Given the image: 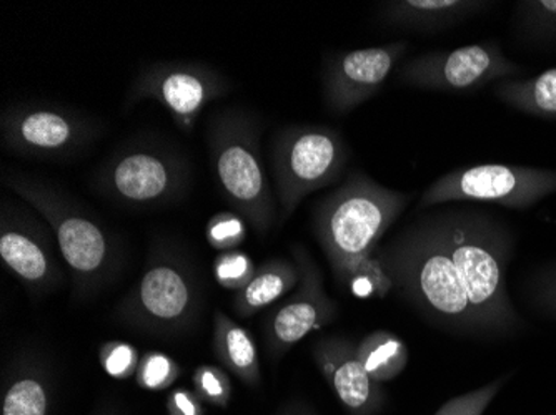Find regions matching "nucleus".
Here are the masks:
<instances>
[{
    "label": "nucleus",
    "mask_w": 556,
    "mask_h": 415,
    "mask_svg": "<svg viewBox=\"0 0 556 415\" xmlns=\"http://www.w3.org/2000/svg\"><path fill=\"white\" fill-rule=\"evenodd\" d=\"M412 195L352 173L314 210V230L337 281L357 298H383L392 289L375 261L378 243L407 208Z\"/></svg>",
    "instance_id": "f257e3e1"
},
{
    "label": "nucleus",
    "mask_w": 556,
    "mask_h": 415,
    "mask_svg": "<svg viewBox=\"0 0 556 415\" xmlns=\"http://www.w3.org/2000/svg\"><path fill=\"white\" fill-rule=\"evenodd\" d=\"M392 289L407 299L425 320L464 336H482L460 274L453 264L432 217L403 231L375 252Z\"/></svg>",
    "instance_id": "f03ea898"
},
{
    "label": "nucleus",
    "mask_w": 556,
    "mask_h": 415,
    "mask_svg": "<svg viewBox=\"0 0 556 415\" xmlns=\"http://www.w3.org/2000/svg\"><path fill=\"white\" fill-rule=\"evenodd\" d=\"M432 220L460 274L482 336H505L521 327L523 321L507 291V231L485 215L468 211H445Z\"/></svg>",
    "instance_id": "7ed1b4c3"
},
{
    "label": "nucleus",
    "mask_w": 556,
    "mask_h": 415,
    "mask_svg": "<svg viewBox=\"0 0 556 415\" xmlns=\"http://www.w3.org/2000/svg\"><path fill=\"white\" fill-rule=\"evenodd\" d=\"M4 183L49 224L62 259L71 270L74 298L92 296L111 280L121 261V252L99 221L40 181L9 174Z\"/></svg>",
    "instance_id": "20e7f679"
},
{
    "label": "nucleus",
    "mask_w": 556,
    "mask_h": 415,
    "mask_svg": "<svg viewBox=\"0 0 556 415\" xmlns=\"http://www.w3.org/2000/svg\"><path fill=\"white\" fill-rule=\"evenodd\" d=\"M208 155L222 195L258 236L268 235L277 208L262 160L257 121L240 111L215 115L208 127Z\"/></svg>",
    "instance_id": "39448f33"
},
{
    "label": "nucleus",
    "mask_w": 556,
    "mask_h": 415,
    "mask_svg": "<svg viewBox=\"0 0 556 415\" xmlns=\"http://www.w3.org/2000/svg\"><path fill=\"white\" fill-rule=\"evenodd\" d=\"M349 146L333 128L295 125L275 137L274 171L277 181L278 223L295 213L311 193L333 185L345 170Z\"/></svg>",
    "instance_id": "423d86ee"
},
{
    "label": "nucleus",
    "mask_w": 556,
    "mask_h": 415,
    "mask_svg": "<svg viewBox=\"0 0 556 415\" xmlns=\"http://www.w3.org/2000/svg\"><path fill=\"white\" fill-rule=\"evenodd\" d=\"M189 165L180 153L154 143L118 150L97 171L100 195L129 208H157L182 198Z\"/></svg>",
    "instance_id": "0eeeda50"
},
{
    "label": "nucleus",
    "mask_w": 556,
    "mask_h": 415,
    "mask_svg": "<svg viewBox=\"0 0 556 415\" xmlns=\"http://www.w3.org/2000/svg\"><path fill=\"white\" fill-rule=\"evenodd\" d=\"M200 289L179 256L157 251L136 288L117 308L127 326L152 334H177L192 326L200 311Z\"/></svg>",
    "instance_id": "6e6552de"
},
{
    "label": "nucleus",
    "mask_w": 556,
    "mask_h": 415,
    "mask_svg": "<svg viewBox=\"0 0 556 415\" xmlns=\"http://www.w3.org/2000/svg\"><path fill=\"white\" fill-rule=\"evenodd\" d=\"M556 193V171L517 165H477L443 174L428 186L420 206L482 202L525 210Z\"/></svg>",
    "instance_id": "1a4fd4ad"
},
{
    "label": "nucleus",
    "mask_w": 556,
    "mask_h": 415,
    "mask_svg": "<svg viewBox=\"0 0 556 415\" xmlns=\"http://www.w3.org/2000/svg\"><path fill=\"white\" fill-rule=\"evenodd\" d=\"M99 130L79 112L37 103L5 111L0 120L4 145L33 158L74 157L97 139Z\"/></svg>",
    "instance_id": "9d476101"
},
{
    "label": "nucleus",
    "mask_w": 556,
    "mask_h": 415,
    "mask_svg": "<svg viewBox=\"0 0 556 415\" xmlns=\"http://www.w3.org/2000/svg\"><path fill=\"white\" fill-rule=\"evenodd\" d=\"M230 83L212 68L192 62H161L150 65L137 77L129 103L155 100L184 130H190L197 118L229 92Z\"/></svg>",
    "instance_id": "9b49d317"
},
{
    "label": "nucleus",
    "mask_w": 556,
    "mask_h": 415,
    "mask_svg": "<svg viewBox=\"0 0 556 415\" xmlns=\"http://www.w3.org/2000/svg\"><path fill=\"white\" fill-rule=\"evenodd\" d=\"M521 74V68L502 54L496 43H471L452 52L421 55L403 65L400 80L430 90L482 89L493 80Z\"/></svg>",
    "instance_id": "f8f14e48"
},
{
    "label": "nucleus",
    "mask_w": 556,
    "mask_h": 415,
    "mask_svg": "<svg viewBox=\"0 0 556 415\" xmlns=\"http://www.w3.org/2000/svg\"><path fill=\"white\" fill-rule=\"evenodd\" d=\"M292 255L300 270L299 286L270 314L265 326V345L271 361L282 359L303 337L328 326L339 314L336 301L325 293L320 268L314 263L307 249L295 245Z\"/></svg>",
    "instance_id": "ddd939ff"
},
{
    "label": "nucleus",
    "mask_w": 556,
    "mask_h": 415,
    "mask_svg": "<svg viewBox=\"0 0 556 415\" xmlns=\"http://www.w3.org/2000/svg\"><path fill=\"white\" fill-rule=\"evenodd\" d=\"M14 206L2 205L0 259L34 293L54 291L64 274L55 258L52 231Z\"/></svg>",
    "instance_id": "4468645a"
},
{
    "label": "nucleus",
    "mask_w": 556,
    "mask_h": 415,
    "mask_svg": "<svg viewBox=\"0 0 556 415\" xmlns=\"http://www.w3.org/2000/svg\"><path fill=\"white\" fill-rule=\"evenodd\" d=\"M405 52L407 43L396 42L352 50L333 57L324 74L328 111L345 115L367 102L382 89Z\"/></svg>",
    "instance_id": "2eb2a0df"
},
{
    "label": "nucleus",
    "mask_w": 556,
    "mask_h": 415,
    "mask_svg": "<svg viewBox=\"0 0 556 415\" xmlns=\"http://www.w3.org/2000/svg\"><path fill=\"white\" fill-rule=\"evenodd\" d=\"M314 359L350 415H377L386 404L382 384L375 382L357 355V346L343 337H325L314 345Z\"/></svg>",
    "instance_id": "dca6fc26"
},
{
    "label": "nucleus",
    "mask_w": 556,
    "mask_h": 415,
    "mask_svg": "<svg viewBox=\"0 0 556 415\" xmlns=\"http://www.w3.org/2000/svg\"><path fill=\"white\" fill-rule=\"evenodd\" d=\"M50 373L37 358L24 355L5 377L2 415H49Z\"/></svg>",
    "instance_id": "f3484780"
},
{
    "label": "nucleus",
    "mask_w": 556,
    "mask_h": 415,
    "mask_svg": "<svg viewBox=\"0 0 556 415\" xmlns=\"http://www.w3.org/2000/svg\"><path fill=\"white\" fill-rule=\"evenodd\" d=\"M490 5L473 0H396L383 2V21L412 29H443Z\"/></svg>",
    "instance_id": "a211bd4d"
},
{
    "label": "nucleus",
    "mask_w": 556,
    "mask_h": 415,
    "mask_svg": "<svg viewBox=\"0 0 556 415\" xmlns=\"http://www.w3.org/2000/svg\"><path fill=\"white\" fill-rule=\"evenodd\" d=\"M214 352L225 369L245 386H261V359L254 337L222 311L214 314Z\"/></svg>",
    "instance_id": "6ab92c4d"
},
{
    "label": "nucleus",
    "mask_w": 556,
    "mask_h": 415,
    "mask_svg": "<svg viewBox=\"0 0 556 415\" xmlns=\"http://www.w3.org/2000/svg\"><path fill=\"white\" fill-rule=\"evenodd\" d=\"M300 270L295 261L289 259H270L258 268L245 288L240 289L233 298V311L240 317H250L262 309L292 293L299 286Z\"/></svg>",
    "instance_id": "aec40b11"
},
{
    "label": "nucleus",
    "mask_w": 556,
    "mask_h": 415,
    "mask_svg": "<svg viewBox=\"0 0 556 415\" xmlns=\"http://www.w3.org/2000/svg\"><path fill=\"white\" fill-rule=\"evenodd\" d=\"M495 95L510 107L540 118H556V67L533 79H505L496 86Z\"/></svg>",
    "instance_id": "412c9836"
},
{
    "label": "nucleus",
    "mask_w": 556,
    "mask_h": 415,
    "mask_svg": "<svg viewBox=\"0 0 556 415\" xmlns=\"http://www.w3.org/2000/svg\"><path fill=\"white\" fill-rule=\"evenodd\" d=\"M357 355L368 376L378 384L396 379L408 364L407 346L389 330L367 334L358 342Z\"/></svg>",
    "instance_id": "4be33fe9"
},
{
    "label": "nucleus",
    "mask_w": 556,
    "mask_h": 415,
    "mask_svg": "<svg viewBox=\"0 0 556 415\" xmlns=\"http://www.w3.org/2000/svg\"><path fill=\"white\" fill-rule=\"evenodd\" d=\"M518 24L528 39H556V0L520 2L517 8Z\"/></svg>",
    "instance_id": "5701e85b"
},
{
    "label": "nucleus",
    "mask_w": 556,
    "mask_h": 415,
    "mask_svg": "<svg viewBox=\"0 0 556 415\" xmlns=\"http://www.w3.org/2000/svg\"><path fill=\"white\" fill-rule=\"evenodd\" d=\"M180 367L164 352L150 351L140 359L136 379L146 391H165L179 377Z\"/></svg>",
    "instance_id": "b1692460"
},
{
    "label": "nucleus",
    "mask_w": 556,
    "mask_h": 415,
    "mask_svg": "<svg viewBox=\"0 0 556 415\" xmlns=\"http://www.w3.org/2000/svg\"><path fill=\"white\" fill-rule=\"evenodd\" d=\"M257 273L254 261L245 252L224 251L214 263V276L222 288L239 293Z\"/></svg>",
    "instance_id": "393cba45"
},
{
    "label": "nucleus",
    "mask_w": 556,
    "mask_h": 415,
    "mask_svg": "<svg viewBox=\"0 0 556 415\" xmlns=\"http://www.w3.org/2000/svg\"><path fill=\"white\" fill-rule=\"evenodd\" d=\"M205 236L212 248L233 251L245 242L247 221L232 211L214 215L205 228Z\"/></svg>",
    "instance_id": "a878e982"
},
{
    "label": "nucleus",
    "mask_w": 556,
    "mask_h": 415,
    "mask_svg": "<svg viewBox=\"0 0 556 415\" xmlns=\"http://www.w3.org/2000/svg\"><path fill=\"white\" fill-rule=\"evenodd\" d=\"M507 380L508 376H502L467 394L450 399L435 412V415H483Z\"/></svg>",
    "instance_id": "bb28decb"
},
{
    "label": "nucleus",
    "mask_w": 556,
    "mask_h": 415,
    "mask_svg": "<svg viewBox=\"0 0 556 415\" xmlns=\"http://www.w3.org/2000/svg\"><path fill=\"white\" fill-rule=\"evenodd\" d=\"M192 382L202 401L211 402L217 407L229 405L230 398H232V382H230L229 374L222 371L220 367L202 364L193 373Z\"/></svg>",
    "instance_id": "cd10ccee"
},
{
    "label": "nucleus",
    "mask_w": 556,
    "mask_h": 415,
    "mask_svg": "<svg viewBox=\"0 0 556 415\" xmlns=\"http://www.w3.org/2000/svg\"><path fill=\"white\" fill-rule=\"evenodd\" d=\"M100 364L108 376L114 379H129L139 369V352L134 346L122 341L105 342L99 352Z\"/></svg>",
    "instance_id": "c85d7f7f"
},
{
    "label": "nucleus",
    "mask_w": 556,
    "mask_h": 415,
    "mask_svg": "<svg viewBox=\"0 0 556 415\" xmlns=\"http://www.w3.org/2000/svg\"><path fill=\"white\" fill-rule=\"evenodd\" d=\"M168 415H204V401L195 391L175 389L167 398Z\"/></svg>",
    "instance_id": "c756f323"
},
{
    "label": "nucleus",
    "mask_w": 556,
    "mask_h": 415,
    "mask_svg": "<svg viewBox=\"0 0 556 415\" xmlns=\"http://www.w3.org/2000/svg\"><path fill=\"white\" fill-rule=\"evenodd\" d=\"M536 302L545 309L546 313L556 316V270L548 271L535 284Z\"/></svg>",
    "instance_id": "7c9ffc66"
},
{
    "label": "nucleus",
    "mask_w": 556,
    "mask_h": 415,
    "mask_svg": "<svg viewBox=\"0 0 556 415\" xmlns=\"http://www.w3.org/2000/svg\"><path fill=\"white\" fill-rule=\"evenodd\" d=\"M277 415H317L305 402H289Z\"/></svg>",
    "instance_id": "2f4dec72"
},
{
    "label": "nucleus",
    "mask_w": 556,
    "mask_h": 415,
    "mask_svg": "<svg viewBox=\"0 0 556 415\" xmlns=\"http://www.w3.org/2000/svg\"><path fill=\"white\" fill-rule=\"evenodd\" d=\"M102 415H111V414H102Z\"/></svg>",
    "instance_id": "473e14b6"
}]
</instances>
